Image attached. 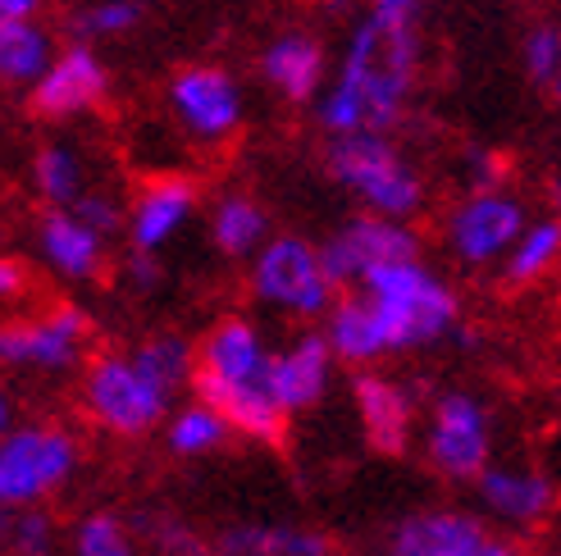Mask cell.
Listing matches in <instances>:
<instances>
[{
  "instance_id": "obj_1",
  "label": "cell",
  "mask_w": 561,
  "mask_h": 556,
  "mask_svg": "<svg viewBox=\"0 0 561 556\" xmlns=\"http://www.w3.org/2000/svg\"><path fill=\"white\" fill-rule=\"evenodd\" d=\"M415 69L420 33H398L360 14L343 42L339 69L316 101V124L329 132V142L356 132H392L415 92Z\"/></svg>"
},
{
  "instance_id": "obj_11",
  "label": "cell",
  "mask_w": 561,
  "mask_h": 556,
  "mask_svg": "<svg viewBox=\"0 0 561 556\" xmlns=\"http://www.w3.org/2000/svg\"><path fill=\"white\" fill-rule=\"evenodd\" d=\"M320 256L333 288H360L375 269L392 260H420V233L411 224H398V219L360 210L320 242Z\"/></svg>"
},
{
  "instance_id": "obj_29",
  "label": "cell",
  "mask_w": 561,
  "mask_h": 556,
  "mask_svg": "<svg viewBox=\"0 0 561 556\" xmlns=\"http://www.w3.org/2000/svg\"><path fill=\"white\" fill-rule=\"evenodd\" d=\"M142 23V5L137 0H88L78 14H73V37L82 42H105V37H124Z\"/></svg>"
},
{
  "instance_id": "obj_26",
  "label": "cell",
  "mask_w": 561,
  "mask_h": 556,
  "mask_svg": "<svg viewBox=\"0 0 561 556\" xmlns=\"http://www.w3.org/2000/svg\"><path fill=\"white\" fill-rule=\"evenodd\" d=\"M233 425L210 406V402H183L170 420H164V448L174 456H210L229 442Z\"/></svg>"
},
{
  "instance_id": "obj_25",
  "label": "cell",
  "mask_w": 561,
  "mask_h": 556,
  "mask_svg": "<svg viewBox=\"0 0 561 556\" xmlns=\"http://www.w3.org/2000/svg\"><path fill=\"white\" fill-rule=\"evenodd\" d=\"M60 60V46L37 19H23V23H0V78L10 88L33 92L37 82L55 69Z\"/></svg>"
},
{
  "instance_id": "obj_8",
  "label": "cell",
  "mask_w": 561,
  "mask_h": 556,
  "mask_svg": "<svg viewBox=\"0 0 561 556\" xmlns=\"http://www.w3.org/2000/svg\"><path fill=\"white\" fill-rule=\"evenodd\" d=\"M529 219H535L529 206L507 187L466 192V197H457L443 215V246H447V256L466 269L507 265L520 233L529 229Z\"/></svg>"
},
{
  "instance_id": "obj_21",
  "label": "cell",
  "mask_w": 561,
  "mask_h": 556,
  "mask_svg": "<svg viewBox=\"0 0 561 556\" xmlns=\"http://www.w3.org/2000/svg\"><path fill=\"white\" fill-rule=\"evenodd\" d=\"M27 187H33L42 210H73L96 183L88 170V155H82L73 142L46 137V142H37L33 155H27Z\"/></svg>"
},
{
  "instance_id": "obj_34",
  "label": "cell",
  "mask_w": 561,
  "mask_h": 556,
  "mask_svg": "<svg viewBox=\"0 0 561 556\" xmlns=\"http://www.w3.org/2000/svg\"><path fill=\"white\" fill-rule=\"evenodd\" d=\"M461 183H466V192L502 187V160L489 147H466L461 151Z\"/></svg>"
},
{
  "instance_id": "obj_30",
  "label": "cell",
  "mask_w": 561,
  "mask_h": 556,
  "mask_svg": "<svg viewBox=\"0 0 561 556\" xmlns=\"http://www.w3.org/2000/svg\"><path fill=\"white\" fill-rule=\"evenodd\" d=\"M69 552L73 556H133V530H128L119 516L92 511V516L78 520Z\"/></svg>"
},
{
  "instance_id": "obj_38",
  "label": "cell",
  "mask_w": 561,
  "mask_h": 556,
  "mask_svg": "<svg viewBox=\"0 0 561 556\" xmlns=\"http://www.w3.org/2000/svg\"><path fill=\"white\" fill-rule=\"evenodd\" d=\"M23 288H27V269H23V260H19V256H5V260H0V292L14 301V297H23Z\"/></svg>"
},
{
  "instance_id": "obj_36",
  "label": "cell",
  "mask_w": 561,
  "mask_h": 556,
  "mask_svg": "<svg viewBox=\"0 0 561 556\" xmlns=\"http://www.w3.org/2000/svg\"><path fill=\"white\" fill-rule=\"evenodd\" d=\"M366 14L383 27H398V33H415L420 14H425V0H370Z\"/></svg>"
},
{
  "instance_id": "obj_20",
  "label": "cell",
  "mask_w": 561,
  "mask_h": 556,
  "mask_svg": "<svg viewBox=\"0 0 561 556\" xmlns=\"http://www.w3.org/2000/svg\"><path fill=\"white\" fill-rule=\"evenodd\" d=\"M352 402H356L360 429H366L375 452H383V456L407 452V442H411V393L402 383H392L375 370H360L352 379Z\"/></svg>"
},
{
  "instance_id": "obj_12",
  "label": "cell",
  "mask_w": 561,
  "mask_h": 556,
  "mask_svg": "<svg viewBox=\"0 0 561 556\" xmlns=\"http://www.w3.org/2000/svg\"><path fill=\"white\" fill-rule=\"evenodd\" d=\"M425 456L443 479L466 484L480 479L493 465V420L480 397L470 393H443L430 406V429H425Z\"/></svg>"
},
{
  "instance_id": "obj_3",
  "label": "cell",
  "mask_w": 561,
  "mask_h": 556,
  "mask_svg": "<svg viewBox=\"0 0 561 556\" xmlns=\"http://www.w3.org/2000/svg\"><path fill=\"white\" fill-rule=\"evenodd\" d=\"M356 292H366L375 305V315L383 324L388 351H411V347H430L457 328V292L425 260H392L375 269Z\"/></svg>"
},
{
  "instance_id": "obj_40",
  "label": "cell",
  "mask_w": 561,
  "mask_h": 556,
  "mask_svg": "<svg viewBox=\"0 0 561 556\" xmlns=\"http://www.w3.org/2000/svg\"><path fill=\"white\" fill-rule=\"evenodd\" d=\"M548 197H552V215L561 219V178H552V187H548Z\"/></svg>"
},
{
  "instance_id": "obj_39",
  "label": "cell",
  "mask_w": 561,
  "mask_h": 556,
  "mask_svg": "<svg viewBox=\"0 0 561 556\" xmlns=\"http://www.w3.org/2000/svg\"><path fill=\"white\" fill-rule=\"evenodd\" d=\"M46 0H0V23H23V19H37V10Z\"/></svg>"
},
{
  "instance_id": "obj_14",
  "label": "cell",
  "mask_w": 561,
  "mask_h": 556,
  "mask_svg": "<svg viewBox=\"0 0 561 556\" xmlns=\"http://www.w3.org/2000/svg\"><path fill=\"white\" fill-rule=\"evenodd\" d=\"M392 556H520L502 534H489L484 520L466 511H420L392 530Z\"/></svg>"
},
{
  "instance_id": "obj_10",
  "label": "cell",
  "mask_w": 561,
  "mask_h": 556,
  "mask_svg": "<svg viewBox=\"0 0 561 556\" xmlns=\"http://www.w3.org/2000/svg\"><path fill=\"white\" fill-rule=\"evenodd\" d=\"M92 343V320L73 301H50L33 315H19L0 328V360L27 374H65Z\"/></svg>"
},
{
  "instance_id": "obj_18",
  "label": "cell",
  "mask_w": 561,
  "mask_h": 556,
  "mask_svg": "<svg viewBox=\"0 0 561 556\" xmlns=\"http://www.w3.org/2000/svg\"><path fill=\"white\" fill-rule=\"evenodd\" d=\"M333 347L324 333L306 328L297 338H288L284 347L274 351V393H278V406L288 415H301L311 410L324 393H329V379H333Z\"/></svg>"
},
{
  "instance_id": "obj_4",
  "label": "cell",
  "mask_w": 561,
  "mask_h": 556,
  "mask_svg": "<svg viewBox=\"0 0 561 556\" xmlns=\"http://www.w3.org/2000/svg\"><path fill=\"white\" fill-rule=\"evenodd\" d=\"M324 164H329L333 183H343L366 215L407 224V219H415L430 201L425 174H420L415 164L392 147L388 132L333 137L329 151H324Z\"/></svg>"
},
{
  "instance_id": "obj_6",
  "label": "cell",
  "mask_w": 561,
  "mask_h": 556,
  "mask_svg": "<svg viewBox=\"0 0 561 556\" xmlns=\"http://www.w3.org/2000/svg\"><path fill=\"white\" fill-rule=\"evenodd\" d=\"M247 288L256 305L288 320L329 315L333 301H339V288H333V278L324 269L320 246L297 233H274V242L251 260Z\"/></svg>"
},
{
  "instance_id": "obj_32",
  "label": "cell",
  "mask_w": 561,
  "mask_h": 556,
  "mask_svg": "<svg viewBox=\"0 0 561 556\" xmlns=\"http://www.w3.org/2000/svg\"><path fill=\"white\" fill-rule=\"evenodd\" d=\"M520 69L535 78L539 88H548L552 73L561 69V27H552V23L529 27L525 42H520Z\"/></svg>"
},
{
  "instance_id": "obj_2",
  "label": "cell",
  "mask_w": 561,
  "mask_h": 556,
  "mask_svg": "<svg viewBox=\"0 0 561 556\" xmlns=\"http://www.w3.org/2000/svg\"><path fill=\"white\" fill-rule=\"evenodd\" d=\"M196 397L210 402L233 433L256 442H278L288 425V410L274 393V351L265 333L247 315H224L196 347Z\"/></svg>"
},
{
  "instance_id": "obj_13",
  "label": "cell",
  "mask_w": 561,
  "mask_h": 556,
  "mask_svg": "<svg viewBox=\"0 0 561 556\" xmlns=\"http://www.w3.org/2000/svg\"><path fill=\"white\" fill-rule=\"evenodd\" d=\"M110 92V69L96 55V46L88 42H73L60 50L55 69L27 92V115L46 119V124H60V119H78L96 109Z\"/></svg>"
},
{
  "instance_id": "obj_24",
  "label": "cell",
  "mask_w": 561,
  "mask_h": 556,
  "mask_svg": "<svg viewBox=\"0 0 561 556\" xmlns=\"http://www.w3.org/2000/svg\"><path fill=\"white\" fill-rule=\"evenodd\" d=\"M215 556H333V538L301 524H229L215 538Z\"/></svg>"
},
{
  "instance_id": "obj_19",
  "label": "cell",
  "mask_w": 561,
  "mask_h": 556,
  "mask_svg": "<svg viewBox=\"0 0 561 556\" xmlns=\"http://www.w3.org/2000/svg\"><path fill=\"white\" fill-rule=\"evenodd\" d=\"M480 507L502 524H539L557 507V484L535 465H489L480 479Z\"/></svg>"
},
{
  "instance_id": "obj_5",
  "label": "cell",
  "mask_w": 561,
  "mask_h": 556,
  "mask_svg": "<svg viewBox=\"0 0 561 556\" xmlns=\"http://www.w3.org/2000/svg\"><path fill=\"white\" fill-rule=\"evenodd\" d=\"M78 402L88 410V420L115 438H142L170 420V393L137 366L133 351H101L82 370Z\"/></svg>"
},
{
  "instance_id": "obj_22",
  "label": "cell",
  "mask_w": 561,
  "mask_h": 556,
  "mask_svg": "<svg viewBox=\"0 0 561 556\" xmlns=\"http://www.w3.org/2000/svg\"><path fill=\"white\" fill-rule=\"evenodd\" d=\"M206 233L215 252L229 260H256L274 242L270 210L256 197H247V192H219L206 210Z\"/></svg>"
},
{
  "instance_id": "obj_17",
  "label": "cell",
  "mask_w": 561,
  "mask_h": 556,
  "mask_svg": "<svg viewBox=\"0 0 561 556\" xmlns=\"http://www.w3.org/2000/svg\"><path fill=\"white\" fill-rule=\"evenodd\" d=\"M33 256L65 283H88L105 269V238L73 210H42L33 219Z\"/></svg>"
},
{
  "instance_id": "obj_23",
  "label": "cell",
  "mask_w": 561,
  "mask_h": 556,
  "mask_svg": "<svg viewBox=\"0 0 561 556\" xmlns=\"http://www.w3.org/2000/svg\"><path fill=\"white\" fill-rule=\"evenodd\" d=\"M324 338L333 347V356L347 360V366H370V360L388 356V338L383 324L375 315V305L366 301V292H347L333 301V311L324 315Z\"/></svg>"
},
{
  "instance_id": "obj_16",
  "label": "cell",
  "mask_w": 561,
  "mask_h": 556,
  "mask_svg": "<svg viewBox=\"0 0 561 556\" xmlns=\"http://www.w3.org/2000/svg\"><path fill=\"white\" fill-rule=\"evenodd\" d=\"M256 69H261V82L284 96L288 105H306V101H320V92L329 88V55H324V42L306 27H284L274 33L261 55H256Z\"/></svg>"
},
{
  "instance_id": "obj_31",
  "label": "cell",
  "mask_w": 561,
  "mask_h": 556,
  "mask_svg": "<svg viewBox=\"0 0 561 556\" xmlns=\"http://www.w3.org/2000/svg\"><path fill=\"white\" fill-rule=\"evenodd\" d=\"M5 552L10 556H55V520L42 507H23L5 516Z\"/></svg>"
},
{
  "instance_id": "obj_33",
  "label": "cell",
  "mask_w": 561,
  "mask_h": 556,
  "mask_svg": "<svg viewBox=\"0 0 561 556\" xmlns=\"http://www.w3.org/2000/svg\"><path fill=\"white\" fill-rule=\"evenodd\" d=\"M73 215L82 219V224H92L101 238L128 233V201L119 197V192H110V187H92L88 197L73 206Z\"/></svg>"
},
{
  "instance_id": "obj_28",
  "label": "cell",
  "mask_w": 561,
  "mask_h": 556,
  "mask_svg": "<svg viewBox=\"0 0 561 556\" xmlns=\"http://www.w3.org/2000/svg\"><path fill=\"white\" fill-rule=\"evenodd\" d=\"M133 356H137V366H142L164 393H179V387H187V383H196V347L183 338V333H147L142 343H133L128 347Z\"/></svg>"
},
{
  "instance_id": "obj_15",
  "label": "cell",
  "mask_w": 561,
  "mask_h": 556,
  "mask_svg": "<svg viewBox=\"0 0 561 556\" xmlns=\"http://www.w3.org/2000/svg\"><path fill=\"white\" fill-rule=\"evenodd\" d=\"M202 206V187L187 174H151L128 201V246L133 252L160 256Z\"/></svg>"
},
{
  "instance_id": "obj_37",
  "label": "cell",
  "mask_w": 561,
  "mask_h": 556,
  "mask_svg": "<svg viewBox=\"0 0 561 556\" xmlns=\"http://www.w3.org/2000/svg\"><path fill=\"white\" fill-rule=\"evenodd\" d=\"M151 543L160 547V556H202L206 552L202 538H196L187 524H179V520H156L151 524Z\"/></svg>"
},
{
  "instance_id": "obj_7",
  "label": "cell",
  "mask_w": 561,
  "mask_h": 556,
  "mask_svg": "<svg viewBox=\"0 0 561 556\" xmlns=\"http://www.w3.org/2000/svg\"><path fill=\"white\" fill-rule=\"evenodd\" d=\"M78 438L65 425H14L0 438V502L10 511L42 507L78 470Z\"/></svg>"
},
{
  "instance_id": "obj_41",
  "label": "cell",
  "mask_w": 561,
  "mask_h": 556,
  "mask_svg": "<svg viewBox=\"0 0 561 556\" xmlns=\"http://www.w3.org/2000/svg\"><path fill=\"white\" fill-rule=\"evenodd\" d=\"M548 96L561 105V69H557V73H552V82H548Z\"/></svg>"
},
{
  "instance_id": "obj_27",
  "label": "cell",
  "mask_w": 561,
  "mask_h": 556,
  "mask_svg": "<svg viewBox=\"0 0 561 556\" xmlns=\"http://www.w3.org/2000/svg\"><path fill=\"white\" fill-rule=\"evenodd\" d=\"M557 265H561V219L539 215V219H529V229L520 233L516 252L502 265V278H507L512 288H529V283H539V278H548Z\"/></svg>"
},
{
  "instance_id": "obj_9",
  "label": "cell",
  "mask_w": 561,
  "mask_h": 556,
  "mask_svg": "<svg viewBox=\"0 0 561 556\" xmlns=\"http://www.w3.org/2000/svg\"><path fill=\"white\" fill-rule=\"evenodd\" d=\"M164 105L179 132L196 147L233 142L247 124V92L224 65H183L164 88Z\"/></svg>"
},
{
  "instance_id": "obj_35",
  "label": "cell",
  "mask_w": 561,
  "mask_h": 556,
  "mask_svg": "<svg viewBox=\"0 0 561 556\" xmlns=\"http://www.w3.org/2000/svg\"><path fill=\"white\" fill-rule=\"evenodd\" d=\"M160 256H147V252H133L128 246V256L119 260V283H124V292H133V297H147V292H156L160 288Z\"/></svg>"
}]
</instances>
